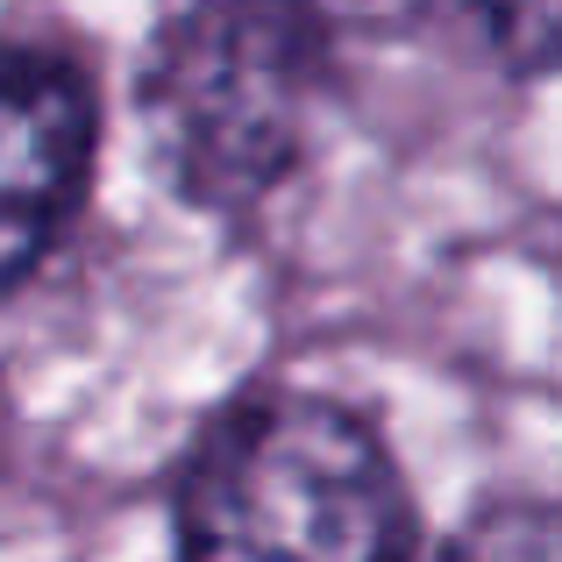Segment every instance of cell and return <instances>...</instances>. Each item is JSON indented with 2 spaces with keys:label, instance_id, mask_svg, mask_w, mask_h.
<instances>
[{
  "label": "cell",
  "instance_id": "obj_4",
  "mask_svg": "<svg viewBox=\"0 0 562 562\" xmlns=\"http://www.w3.org/2000/svg\"><path fill=\"white\" fill-rule=\"evenodd\" d=\"M484 22V36L498 43V57L541 71L562 65V0H470Z\"/></svg>",
  "mask_w": 562,
  "mask_h": 562
},
{
  "label": "cell",
  "instance_id": "obj_3",
  "mask_svg": "<svg viewBox=\"0 0 562 562\" xmlns=\"http://www.w3.org/2000/svg\"><path fill=\"white\" fill-rule=\"evenodd\" d=\"M93 165V93L50 50L0 43V285L57 243Z\"/></svg>",
  "mask_w": 562,
  "mask_h": 562
},
{
  "label": "cell",
  "instance_id": "obj_1",
  "mask_svg": "<svg viewBox=\"0 0 562 562\" xmlns=\"http://www.w3.org/2000/svg\"><path fill=\"white\" fill-rule=\"evenodd\" d=\"M392 456L328 398H257L200 441L179 484V562H406Z\"/></svg>",
  "mask_w": 562,
  "mask_h": 562
},
{
  "label": "cell",
  "instance_id": "obj_2",
  "mask_svg": "<svg viewBox=\"0 0 562 562\" xmlns=\"http://www.w3.org/2000/svg\"><path fill=\"white\" fill-rule=\"evenodd\" d=\"M314 65L306 0H179L150 65V122L192 192H243L300 136Z\"/></svg>",
  "mask_w": 562,
  "mask_h": 562
}]
</instances>
